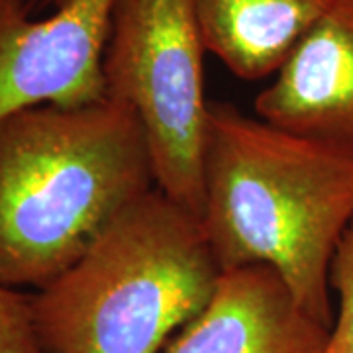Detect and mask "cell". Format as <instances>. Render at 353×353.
<instances>
[{
  "label": "cell",
  "instance_id": "7a4b0ae2",
  "mask_svg": "<svg viewBox=\"0 0 353 353\" xmlns=\"http://www.w3.org/2000/svg\"><path fill=\"white\" fill-rule=\"evenodd\" d=\"M153 185L148 139L126 104L10 116L0 124V279L46 287Z\"/></svg>",
  "mask_w": 353,
  "mask_h": 353
},
{
  "label": "cell",
  "instance_id": "5b68a950",
  "mask_svg": "<svg viewBox=\"0 0 353 353\" xmlns=\"http://www.w3.org/2000/svg\"><path fill=\"white\" fill-rule=\"evenodd\" d=\"M116 0H65L32 20L26 0H0V124L36 106L106 99L102 61Z\"/></svg>",
  "mask_w": 353,
  "mask_h": 353
},
{
  "label": "cell",
  "instance_id": "6da1fadb",
  "mask_svg": "<svg viewBox=\"0 0 353 353\" xmlns=\"http://www.w3.org/2000/svg\"><path fill=\"white\" fill-rule=\"evenodd\" d=\"M201 220L222 271L275 269L332 328L330 267L353 222V157L210 102Z\"/></svg>",
  "mask_w": 353,
  "mask_h": 353
},
{
  "label": "cell",
  "instance_id": "8fae6325",
  "mask_svg": "<svg viewBox=\"0 0 353 353\" xmlns=\"http://www.w3.org/2000/svg\"><path fill=\"white\" fill-rule=\"evenodd\" d=\"M55 2H57V4H61V2H65V0H55Z\"/></svg>",
  "mask_w": 353,
  "mask_h": 353
},
{
  "label": "cell",
  "instance_id": "277c9868",
  "mask_svg": "<svg viewBox=\"0 0 353 353\" xmlns=\"http://www.w3.org/2000/svg\"><path fill=\"white\" fill-rule=\"evenodd\" d=\"M204 51L189 0H116L102 61L106 99L138 116L155 189L199 218L210 104Z\"/></svg>",
  "mask_w": 353,
  "mask_h": 353
},
{
  "label": "cell",
  "instance_id": "9c48e42d",
  "mask_svg": "<svg viewBox=\"0 0 353 353\" xmlns=\"http://www.w3.org/2000/svg\"><path fill=\"white\" fill-rule=\"evenodd\" d=\"M330 289L338 294V312L330 328L326 353H353V222L332 259Z\"/></svg>",
  "mask_w": 353,
  "mask_h": 353
},
{
  "label": "cell",
  "instance_id": "8992f818",
  "mask_svg": "<svg viewBox=\"0 0 353 353\" xmlns=\"http://www.w3.org/2000/svg\"><path fill=\"white\" fill-rule=\"evenodd\" d=\"M257 116L353 157V0H332L255 99Z\"/></svg>",
  "mask_w": 353,
  "mask_h": 353
},
{
  "label": "cell",
  "instance_id": "52a82bcc",
  "mask_svg": "<svg viewBox=\"0 0 353 353\" xmlns=\"http://www.w3.org/2000/svg\"><path fill=\"white\" fill-rule=\"evenodd\" d=\"M328 336L275 269L250 265L220 275L210 303L165 353H326Z\"/></svg>",
  "mask_w": 353,
  "mask_h": 353
},
{
  "label": "cell",
  "instance_id": "30bf717a",
  "mask_svg": "<svg viewBox=\"0 0 353 353\" xmlns=\"http://www.w3.org/2000/svg\"><path fill=\"white\" fill-rule=\"evenodd\" d=\"M0 353H46L39 340L32 296L0 279Z\"/></svg>",
  "mask_w": 353,
  "mask_h": 353
},
{
  "label": "cell",
  "instance_id": "ba28073f",
  "mask_svg": "<svg viewBox=\"0 0 353 353\" xmlns=\"http://www.w3.org/2000/svg\"><path fill=\"white\" fill-rule=\"evenodd\" d=\"M204 50L236 77L277 75L332 0H189Z\"/></svg>",
  "mask_w": 353,
  "mask_h": 353
},
{
  "label": "cell",
  "instance_id": "3957f363",
  "mask_svg": "<svg viewBox=\"0 0 353 353\" xmlns=\"http://www.w3.org/2000/svg\"><path fill=\"white\" fill-rule=\"evenodd\" d=\"M222 273L201 218L152 189L36 290L41 345L46 353H161L210 303Z\"/></svg>",
  "mask_w": 353,
  "mask_h": 353
}]
</instances>
